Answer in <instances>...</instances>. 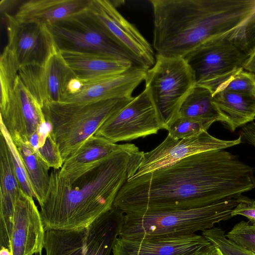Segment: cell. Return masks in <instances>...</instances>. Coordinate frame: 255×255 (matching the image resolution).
<instances>
[{
	"mask_svg": "<svg viewBox=\"0 0 255 255\" xmlns=\"http://www.w3.org/2000/svg\"><path fill=\"white\" fill-rule=\"evenodd\" d=\"M161 129H164L162 120L144 89L109 118L94 135L116 143L156 134Z\"/></svg>",
	"mask_w": 255,
	"mask_h": 255,
	"instance_id": "cell-10",
	"label": "cell"
},
{
	"mask_svg": "<svg viewBox=\"0 0 255 255\" xmlns=\"http://www.w3.org/2000/svg\"><path fill=\"white\" fill-rule=\"evenodd\" d=\"M133 98L86 104L59 102L45 104L42 108L44 117L49 125L50 133L59 147L63 161Z\"/></svg>",
	"mask_w": 255,
	"mask_h": 255,
	"instance_id": "cell-6",
	"label": "cell"
},
{
	"mask_svg": "<svg viewBox=\"0 0 255 255\" xmlns=\"http://www.w3.org/2000/svg\"><path fill=\"white\" fill-rule=\"evenodd\" d=\"M37 151L40 157L50 168L60 169L62 167L64 161L59 147L53 139L50 131L44 142L37 149Z\"/></svg>",
	"mask_w": 255,
	"mask_h": 255,
	"instance_id": "cell-32",
	"label": "cell"
},
{
	"mask_svg": "<svg viewBox=\"0 0 255 255\" xmlns=\"http://www.w3.org/2000/svg\"><path fill=\"white\" fill-rule=\"evenodd\" d=\"M212 93L207 88L195 85L182 103L178 117L195 119L220 118L212 101Z\"/></svg>",
	"mask_w": 255,
	"mask_h": 255,
	"instance_id": "cell-25",
	"label": "cell"
},
{
	"mask_svg": "<svg viewBox=\"0 0 255 255\" xmlns=\"http://www.w3.org/2000/svg\"><path fill=\"white\" fill-rule=\"evenodd\" d=\"M255 188L254 168L224 149L210 150L130 178L114 207L124 214L207 206Z\"/></svg>",
	"mask_w": 255,
	"mask_h": 255,
	"instance_id": "cell-1",
	"label": "cell"
},
{
	"mask_svg": "<svg viewBox=\"0 0 255 255\" xmlns=\"http://www.w3.org/2000/svg\"><path fill=\"white\" fill-rule=\"evenodd\" d=\"M0 255H12L9 249L4 247H0Z\"/></svg>",
	"mask_w": 255,
	"mask_h": 255,
	"instance_id": "cell-39",
	"label": "cell"
},
{
	"mask_svg": "<svg viewBox=\"0 0 255 255\" xmlns=\"http://www.w3.org/2000/svg\"><path fill=\"white\" fill-rule=\"evenodd\" d=\"M125 214L113 207L89 226L73 230H46V255H110Z\"/></svg>",
	"mask_w": 255,
	"mask_h": 255,
	"instance_id": "cell-8",
	"label": "cell"
},
{
	"mask_svg": "<svg viewBox=\"0 0 255 255\" xmlns=\"http://www.w3.org/2000/svg\"><path fill=\"white\" fill-rule=\"evenodd\" d=\"M46 26L59 51L94 54L129 61L140 67L109 35L88 7Z\"/></svg>",
	"mask_w": 255,
	"mask_h": 255,
	"instance_id": "cell-7",
	"label": "cell"
},
{
	"mask_svg": "<svg viewBox=\"0 0 255 255\" xmlns=\"http://www.w3.org/2000/svg\"><path fill=\"white\" fill-rule=\"evenodd\" d=\"M202 235L220 251L224 255H255L228 240L224 231L219 227H213L202 232Z\"/></svg>",
	"mask_w": 255,
	"mask_h": 255,
	"instance_id": "cell-29",
	"label": "cell"
},
{
	"mask_svg": "<svg viewBox=\"0 0 255 255\" xmlns=\"http://www.w3.org/2000/svg\"><path fill=\"white\" fill-rule=\"evenodd\" d=\"M143 153L128 143L94 163L65 172L51 171L39 205L46 230L83 228L110 210L121 188L136 173Z\"/></svg>",
	"mask_w": 255,
	"mask_h": 255,
	"instance_id": "cell-2",
	"label": "cell"
},
{
	"mask_svg": "<svg viewBox=\"0 0 255 255\" xmlns=\"http://www.w3.org/2000/svg\"><path fill=\"white\" fill-rule=\"evenodd\" d=\"M19 69L14 54L5 46L0 57V108L9 101L18 76Z\"/></svg>",
	"mask_w": 255,
	"mask_h": 255,
	"instance_id": "cell-26",
	"label": "cell"
},
{
	"mask_svg": "<svg viewBox=\"0 0 255 255\" xmlns=\"http://www.w3.org/2000/svg\"><path fill=\"white\" fill-rule=\"evenodd\" d=\"M212 101L223 123L231 131L255 119V96L230 92L217 91Z\"/></svg>",
	"mask_w": 255,
	"mask_h": 255,
	"instance_id": "cell-22",
	"label": "cell"
},
{
	"mask_svg": "<svg viewBox=\"0 0 255 255\" xmlns=\"http://www.w3.org/2000/svg\"><path fill=\"white\" fill-rule=\"evenodd\" d=\"M153 48L158 55L183 58L213 38L248 21L255 0H151Z\"/></svg>",
	"mask_w": 255,
	"mask_h": 255,
	"instance_id": "cell-3",
	"label": "cell"
},
{
	"mask_svg": "<svg viewBox=\"0 0 255 255\" xmlns=\"http://www.w3.org/2000/svg\"><path fill=\"white\" fill-rule=\"evenodd\" d=\"M0 132L3 135L8 145L12 159L15 172L21 190L28 196L35 198L36 196L28 178L27 172L17 148L0 121Z\"/></svg>",
	"mask_w": 255,
	"mask_h": 255,
	"instance_id": "cell-28",
	"label": "cell"
},
{
	"mask_svg": "<svg viewBox=\"0 0 255 255\" xmlns=\"http://www.w3.org/2000/svg\"><path fill=\"white\" fill-rule=\"evenodd\" d=\"M46 229L33 198L21 189L16 201L10 235L12 255H40L44 247Z\"/></svg>",
	"mask_w": 255,
	"mask_h": 255,
	"instance_id": "cell-17",
	"label": "cell"
},
{
	"mask_svg": "<svg viewBox=\"0 0 255 255\" xmlns=\"http://www.w3.org/2000/svg\"><path fill=\"white\" fill-rule=\"evenodd\" d=\"M83 84V82L76 77L72 78L67 84L65 95H72L79 92L82 89Z\"/></svg>",
	"mask_w": 255,
	"mask_h": 255,
	"instance_id": "cell-36",
	"label": "cell"
},
{
	"mask_svg": "<svg viewBox=\"0 0 255 255\" xmlns=\"http://www.w3.org/2000/svg\"><path fill=\"white\" fill-rule=\"evenodd\" d=\"M236 245L255 254V226L242 221L226 235Z\"/></svg>",
	"mask_w": 255,
	"mask_h": 255,
	"instance_id": "cell-30",
	"label": "cell"
},
{
	"mask_svg": "<svg viewBox=\"0 0 255 255\" xmlns=\"http://www.w3.org/2000/svg\"><path fill=\"white\" fill-rule=\"evenodd\" d=\"M236 199L238 203L232 211V217L237 215L245 216L252 225L255 226V200L242 194Z\"/></svg>",
	"mask_w": 255,
	"mask_h": 255,
	"instance_id": "cell-33",
	"label": "cell"
},
{
	"mask_svg": "<svg viewBox=\"0 0 255 255\" xmlns=\"http://www.w3.org/2000/svg\"><path fill=\"white\" fill-rule=\"evenodd\" d=\"M60 52L75 77L83 83L119 74L137 66L129 61L94 54Z\"/></svg>",
	"mask_w": 255,
	"mask_h": 255,
	"instance_id": "cell-21",
	"label": "cell"
},
{
	"mask_svg": "<svg viewBox=\"0 0 255 255\" xmlns=\"http://www.w3.org/2000/svg\"><path fill=\"white\" fill-rule=\"evenodd\" d=\"M205 255H224L219 250L214 246V248Z\"/></svg>",
	"mask_w": 255,
	"mask_h": 255,
	"instance_id": "cell-38",
	"label": "cell"
},
{
	"mask_svg": "<svg viewBox=\"0 0 255 255\" xmlns=\"http://www.w3.org/2000/svg\"><path fill=\"white\" fill-rule=\"evenodd\" d=\"M24 0H1L0 2V14L2 17L5 14L11 15V12L18 8Z\"/></svg>",
	"mask_w": 255,
	"mask_h": 255,
	"instance_id": "cell-35",
	"label": "cell"
},
{
	"mask_svg": "<svg viewBox=\"0 0 255 255\" xmlns=\"http://www.w3.org/2000/svg\"><path fill=\"white\" fill-rule=\"evenodd\" d=\"M236 198L198 208L125 214L119 237L141 238L191 235L232 218Z\"/></svg>",
	"mask_w": 255,
	"mask_h": 255,
	"instance_id": "cell-5",
	"label": "cell"
},
{
	"mask_svg": "<svg viewBox=\"0 0 255 255\" xmlns=\"http://www.w3.org/2000/svg\"><path fill=\"white\" fill-rule=\"evenodd\" d=\"M214 246L202 235L128 238L118 237L113 255H205Z\"/></svg>",
	"mask_w": 255,
	"mask_h": 255,
	"instance_id": "cell-16",
	"label": "cell"
},
{
	"mask_svg": "<svg viewBox=\"0 0 255 255\" xmlns=\"http://www.w3.org/2000/svg\"><path fill=\"white\" fill-rule=\"evenodd\" d=\"M118 3L108 0H91L88 8L120 46L142 68L148 70L155 62L153 47L138 30L117 10Z\"/></svg>",
	"mask_w": 255,
	"mask_h": 255,
	"instance_id": "cell-12",
	"label": "cell"
},
{
	"mask_svg": "<svg viewBox=\"0 0 255 255\" xmlns=\"http://www.w3.org/2000/svg\"><path fill=\"white\" fill-rule=\"evenodd\" d=\"M242 140L255 147V123L251 122L244 126L239 132Z\"/></svg>",
	"mask_w": 255,
	"mask_h": 255,
	"instance_id": "cell-34",
	"label": "cell"
},
{
	"mask_svg": "<svg viewBox=\"0 0 255 255\" xmlns=\"http://www.w3.org/2000/svg\"><path fill=\"white\" fill-rule=\"evenodd\" d=\"M0 244L9 249L15 206L21 188L8 145L0 135Z\"/></svg>",
	"mask_w": 255,
	"mask_h": 255,
	"instance_id": "cell-19",
	"label": "cell"
},
{
	"mask_svg": "<svg viewBox=\"0 0 255 255\" xmlns=\"http://www.w3.org/2000/svg\"><path fill=\"white\" fill-rule=\"evenodd\" d=\"M23 162L28 178L40 205L47 191L50 167L39 156L37 149L31 144L15 145Z\"/></svg>",
	"mask_w": 255,
	"mask_h": 255,
	"instance_id": "cell-24",
	"label": "cell"
},
{
	"mask_svg": "<svg viewBox=\"0 0 255 255\" xmlns=\"http://www.w3.org/2000/svg\"><path fill=\"white\" fill-rule=\"evenodd\" d=\"M18 76L42 109L47 103L60 102L68 82L76 77L58 50L43 65L20 67Z\"/></svg>",
	"mask_w": 255,
	"mask_h": 255,
	"instance_id": "cell-13",
	"label": "cell"
},
{
	"mask_svg": "<svg viewBox=\"0 0 255 255\" xmlns=\"http://www.w3.org/2000/svg\"><path fill=\"white\" fill-rule=\"evenodd\" d=\"M244 69L252 73L255 75V47L251 52Z\"/></svg>",
	"mask_w": 255,
	"mask_h": 255,
	"instance_id": "cell-37",
	"label": "cell"
},
{
	"mask_svg": "<svg viewBox=\"0 0 255 255\" xmlns=\"http://www.w3.org/2000/svg\"><path fill=\"white\" fill-rule=\"evenodd\" d=\"M255 47V14L242 25L210 39L183 58L196 85L213 94L244 67Z\"/></svg>",
	"mask_w": 255,
	"mask_h": 255,
	"instance_id": "cell-4",
	"label": "cell"
},
{
	"mask_svg": "<svg viewBox=\"0 0 255 255\" xmlns=\"http://www.w3.org/2000/svg\"><path fill=\"white\" fill-rule=\"evenodd\" d=\"M221 90L255 96V75L243 69L235 74L217 91Z\"/></svg>",
	"mask_w": 255,
	"mask_h": 255,
	"instance_id": "cell-31",
	"label": "cell"
},
{
	"mask_svg": "<svg viewBox=\"0 0 255 255\" xmlns=\"http://www.w3.org/2000/svg\"><path fill=\"white\" fill-rule=\"evenodd\" d=\"M7 46L13 53L19 68L43 65L57 49L46 25L20 22L12 15L5 14Z\"/></svg>",
	"mask_w": 255,
	"mask_h": 255,
	"instance_id": "cell-15",
	"label": "cell"
},
{
	"mask_svg": "<svg viewBox=\"0 0 255 255\" xmlns=\"http://www.w3.org/2000/svg\"><path fill=\"white\" fill-rule=\"evenodd\" d=\"M144 81L166 129L178 117L182 103L196 85L193 72L183 58L156 54Z\"/></svg>",
	"mask_w": 255,
	"mask_h": 255,
	"instance_id": "cell-9",
	"label": "cell"
},
{
	"mask_svg": "<svg viewBox=\"0 0 255 255\" xmlns=\"http://www.w3.org/2000/svg\"><path fill=\"white\" fill-rule=\"evenodd\" d=\"M1 122L15 145L31 144L37 148L38 137L50 130L41 106L18 76L7 104L0 108Z\"/></svg>",
	"mask_w": 255,
	"mask_h": 255,
	"instance_id": "cell-11",
	"label": "cell"
},
{
	"mask_svg": "<svg viewBox=\"0 0 255 255\" xmlns=\"http://www.w3.org/2000/svg\"><path fill=\"white\" fill-rule=\"evenodd\" d=\"M91 0H24L13 15L20 22L46 25L86 9Z\"/></svg>",
	"mask_w": 255,
	"mask_h": 255,
	"instance_id": "cell-20",
	"label": "cell"
},
{
	"mask_svg": "<svg viewBox=\"0 0 255 255\" xmlns=\"http://www.w3.org/2000/svg\"><path fill=\"white\" fill-rule=\"evenodd\" d=\"M102 137L93 135L88 138L72 155L67 158L60 169L65 172L101 160L123 148Z\"/></svg>",
	"mask_w": 255,
	"mask_h": 255,
	"instance_id": "cell-23",
	"label": "cell"
},
{
	"mask_svg": "<svg viewBox=\"0 0 255 255\" xmlns=\"http://www.w3.org/2000/svg\"><path fill=\"white\" fill-rule=\"evenodd\" d=\"M146 71L140 67L133 66L119 74L83 83L79 92L65 95L59 102L86 104L131 98L133 91L145 80Z\"/></svg>",
	"mask_w": 255,
	"mask_h": 255,
	"instance_id": "cell-18",
	"label": "cell"
},
{
	"mask_svg": "<svg viewBox=\"0 0 255 255\" xmlns=\"http://www.w3.org/2000/svg\"><path fill=\"white\" fill-rule=\"evenodd\" d=\"M240 136L234 140H223L204 131L192 137L175 139L169 135L152 150L144 152L136 173L137 177L173 164L192 155L214 149H225L240 144Z\"/></svg>",
	"mask_w": 255,
	"mask_h": 255,
	"instance_id": "cell-14",
	"label": "cell"
},
{
	"mask_svg": "<svg viewBox=\"0 0 255 255\" xmlns=\"http://www.w3.org/2000/svg\"><path fill=\"white\" fill-rule=\"evenodd\" d=\"M215 119H195L177 117L166 128L168 135L180 139L197 136L204 131H207Z\"/></svg>",
	"mask_w": 255,
	"mask_h": 255,
	"instance_id": "cell-27",
	"label": "cell"
}]
</instances>
